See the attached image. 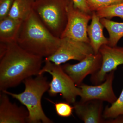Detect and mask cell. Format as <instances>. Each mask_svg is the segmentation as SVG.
I'll list each match as a JSON object with an SVG mask.
<instances>
[{
    "instance_id": "11",
    "label": "cell",
    "mask_w": 123,
    "mask_h": 123,
    "mask_svg": "<svg viewBox=\"0 0 123 123\" xmlns=\"http://www.w3.org/2000/svg\"><path fill=\"white\" fill-rule=\"evenodd\" d=\"M8 95L3 92L0 94V123H28L29 113L26 107L12 103Z\"/></svg>"
},
{
    "instance_id": "1",
    "label": "cell",
    "mask_w": 123,
    "mask_h": 123,
    "mask_svg": "<svg viewBox=\"0 0 123 123\" xmlns=\"http://www.w3.org/2000/svg\"><path fill=\"white\" fill-rule=\"evenodd\" d=\"M8 49L0 62V90L15 87L25 79L37 76L43 57L24 50L16 42L8 43Z\"/></svg>"
},
{
    "instance_id": "22",
    "label": "cell",
    "mask_w": 123,
    "mask_h": 123,
    "mask_svg": "<svg viewBox=\"0 0 123 123\" xmlns=\"http://www.w3.org/2000/svg\"><path fill=\"white\" fill-rule=\"evenodd\" d=\"M74 6L76 8L86 13L92 14V12L88 6L85 0H71Z\"/></svg>"
},
{
    "instance_id": "15",
    "label": "cell",
    "mask_w": 123,
    "mask_h": 123,
    "mask_svg": "<svg viewBox=\"0 0 123 123\" xmlns=\"http://www.w3.org/2000/svg\"><path fill=\"white\" fill-rule=\"evenodd\" d=\"M34 0H14L8 16L23 21L33 11Z\"/></svg>"
},
{
    "instance_id": "12",
    "label": "cell",
    "mask_w": 123,
    "mask_h": 123,
    "mask_svg": "<svg viewBox=\"0 0 123 123\" xmlns=\"http://www.w3.org/2000/svg\"><path fill=\"white\" fill-rule=\"evenodd\" d=\"M103 101L98 100L86 102L79 101L74 104V108L78 116L85 123H104L103 117Z\"/></svg>"
},
{
    "instance_id": "17",
    "label": "cell",
    "mask_w": 123,
    "mask_h": 123,
    "mask_svg": "<svg viewBox=\"0 0 123 123\" xmlns=\"http://www.w3.org/2000/svg\"><path fill=\"white\" fill-rule=\"evenodd\" d=\"M123 115V88L119 97L110 107L107 106L103 113V117L105 119L115 118Z\"/></svg>"
},
{
    "instance_id": "14",
    "label": "cell",
    "mask_w": 123,
    "mask_h": 123,
    "mask_svg": "<svg viewBox=\"0 0 123 123\" xmlns=\"http://www.w3.org/2000/svg\"><path fill=\"white\" fill-rule=\"evenodd\" d=\"M22 22L8 16L0 20V42H16Z\"/></svg>"
},
{
    "instance_id": "18",
    "label": "cell",
    "mask_w": 123,
    "mask_h": 123,
    "mask_svg": "<svg viewBox=\"0 0 123 123\" xmlns=\"http://www.w3.org/2000/svg\"><path fill=\"white\" fill-rule=\"evenodd\" d=\"M96 12L100 18L111 19L118 17L123 19V1L105 7Z\"/></svg>"
},
{
    "instance_id": "5",
    "label": "cell",
    "mask_w": 123,
    "mask_h": 123,
    "mask_svg": "<svg viewBox=\"0 0 123 123\" xmlns=\"http://www.w3.org/2000/svg\"><path fill=\"white\" fill-rule=\"evenodd\" d=\"M44 61V65L39 75L48 73L52 76L48 90L49 94L53 97L60 94L66 102L74 104L77 97L81 94L80 89L64 72L61 65L56 64L46 59Z\"/></svg>"
},
{
    "instance_id": "23",
    "label": "cell",
    "mask_w": 123,
    "mask_h": 123,
    "mask_svg": "<svg viewBox=\"0 0 123 123\" xmlns=\"http://www.w3.org/2000/svg\"><path fill=\"white\" fill-rule=\"evenodd\" d=\"M8 49V43L0 42V59H1L7 52Z\"/></svg>"
},
{
    "instance_id": "24",
    "label": "cell",
    "mask_w": 123,
    "mask_h": 123,
    "mask_svg": "<svg viewBox=\"0 0 123 123\" xmlns=\"http://www.w3.org/2000/svg\"><path fill=\"white\" fill-rule=\"evenodd\" d=\"M106 123H123V115L115 118L105 120Z\"/></svg>"
},
{
    "instance_id": "8",
    "label": "cell",
    "mask_w": 123,
    "mask_h": 123,
    "mask_svg": "<svg viewBox=\"0 0 123 123\" xmlns=\"http://www.w3.org/2000/svg\"><path fill=\"white\" fill-rule=\"evenodd\" d=\"M99 52L102 57L101 68L91 77V81L95 85L103 82L109 73L123 64V47L105 44L101 47Z\"/></svg>"
},
{
    "instance_id": "21",
    "label": "cell",
    "mask_w": 123,
    "mask_h": 123,
    "mask_svg": "<svg viewBox=\"0 0 123 123\" xmlns=\"http://www.w3.org/2000/svg\"><path fill=\"white\" fill-rule=\"evenodd\" d=\"M14 0H0V20L8 16Z\"/></svg>"
},
{
    "instance_id": "7",
    "label": "cell",
    "mask_w": 123,
    "mask_h": 123,
    "mask_svg": "<svg viewBox=\"0 0 123 123\" xmlns=\"http://www.w3.org/2000/svg\"><path fill=\"white\" fill-rule=\"evenodd\" d=\"M57 50L45 59L61 65L70 60L80 61L94 52L89 43L77 41L68 38H61Z\"/></svg>"
},
{
    "instance_id": "20",
    "label": "cell",
    "mask_w": 123,
    "mask_h": 123,
    "mask_svg": "<svg viewBox=\"0 0 123 123\" xmlns=\"http://www.w3.org/2000/svg\"><path fill=\"white\" fill-rule=\"evenodd\" d=\"M55 105V110L59 116L62 117H68L72 114L74 107L72 106L70 104L66 102L55 103L50 101Z\"/></svg>"
},
{
    "instance_id": "3",
    "label": "cell",
    "mask_w": 123,
    "mask_h": 123,
    "mask_svg": "<svg viewBox=\"0 0 123 123\" xmlns=\"http://www.w3.org/2000/svg\"><path fill=\"white\" fill-rule=\"evenodd\" d=\"M43 75L25 79L23 81L25 90L20 93H14L7 90L1 91L17 99L26 107L29 113L28 123H53L45 114L41 104L42 97L48 90L50 84Z\"/></svg>"
},
{
    "instance_id": "10",
    "label": "cell",
    "mask_w": 123,
    "mask_h": 123,
    "mask_svg": "<svg viewBox=\"0 0 123 123\" xmlns=\"http://www.w3.org/2000/svg\"><path fill=\"white\" fill-rule=\"evenodd\" d=\"M114 73L115 71L109 73L105 80L99 85L93 86L82 83L78 86L81 91L80 101L85 102L98 100L107 102L111 104L113 103L117 98L112 88Z\"/></svg>"
},
{
    "instance_id": "6",
    "label": "cell",
    "mask_w": 123,
    "mask_h": 123,
    "mask_svg": "<svg viewBox=\"0 0 123 123\" xmlns=\"http://www.w3.org/2000/svg\"><path fill=\"white\" fill-rule=\"evenodd\" d=\"M67 11V24L60 38H68L90 43L87 28L92 14L76 8L71 0L69 1Z\"/></svg>"
},
{
    "instance_id": "4",
    "label": "cell",
    "mask_w": 123,
    "mask_h": 123,
    "mask_svg": "<svg viewBox=\"0 0 123 123\" xmlns=\"http://www.w3.org/2000/svg\"><path fill=\"white\" fill-rule=\"evenodd\" d=\"M69 0H34L33 10L52 34L61 38L67 24Z\"/></svg>"
},
{
    "instance_id": "16",
    "label": "cell",
    "mask_w": 123,
    "mask_h": 123,
    "mask_svg": "<svg viewBox=\"0 0 123 123\" xmlns=\"http://www.w3.org/2000/svg\"><path fill=\"white\" fill-rule=\"evenodd\" d=\"M100 21L107 30L109 38L108 45L115 47L123 37V22L114 21L105 18H102Z\"/></svg>"
},
{
    "instance_id": "9",
    "label": "cell",
    "mask_w": 123,
    "mask_h": 123,
    "mask_svg": "<svg viewBox=\"0 0 123 123\" xmlns=\"http://www.w3.org/2000/svg\"><path fill=\"white\" fill-rule=\"evenodd\" d=\"M79 62L74 64H66L61 65L64 72L78 86L82 84L87 76L94 74L100 69L102 55L99 52L91 54Z\"/></svg>"
},
{
    "instance_id": "19",
    "label": "cell",
    "mask_w": 123,
    "mask_h": 123,
    "mask_svg": "<svg viewBox=\"0 0 123 123\" xmlns=\"http://www.w3.org/2000/svg\"><path fill=\"white\" fill-rule=\"evenodd\" d=\"M91 12H97L105 7L123 2V0H85Z\"/></svg>"
},
{
    "instance_id": "13",
    "label": "cell",
    "mask_w": 123,
    "mask_h": 123,
    "mask_svg": "<svg viewBox=\"0 0 123 123\" xmlns=\"http://www.w3.org/2000/svg\"><path fill=\"white\" fill-rule=\"evenodd\" d=\"M100 19L96 12H92L91 23L87 28L90 43L95 54L99 53L102 46L107 44L108 42V39L104 35V27L101 23Z\"/></svg>"
},
{
    "instance_id": "2",
    "label": "cell",
    "mask_w": 123,
    "mask_h": 123,
    "mask_svg": "<svg viewBox=\"0 0 123 123\" xmlns=\"http://www.w3.org/2000/svg\"><path fill=\"white\" fill-rule=\"evenodd\" d=\"M61 40L49 30L33 10L22 22L16 42L30 53L46 58L57 50Z\"/></svg>"
}]
</instances>
